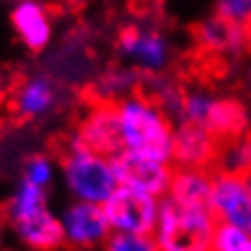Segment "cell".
<instances>
[{"instance_id": "20", "label": "cell", "mask_w": 251, "mask_h": 251, "mask_svg": "<svg viewBox=\"0 0 251 251\" xmlns=\"http://www.w3.org/2000/svg\"><path fill=\"white\" fill-rule=\"evenodd\" d=\"M54 176H56V166L49 156H32L22 168V178L42 188H49L54 183Z\"/></svg>"}, {"instance_id": "22", "label": "cell", "mask_w": 251, "mask_h": 251, "mask_svg": "<svg viewBox=\"0 0 251 251\" xmlns=\"http://www.w3.org/2000/svg\"><path fill=\"white\" fill-rule=\"evenodd\" d=\"M247 178H249V183H251V173H249V176H247Z\"/></svg>"}, {"instance_id": "7", "label": "cell", "mask_w": 251, "mask_h": 251, "mask_svg": "<svg viewBox=\"0 0 251 251\" xmlns=\"http://www.w3.org/2000/svg\"><path fill=\"white\" fill-rule=\"evenodd\" d=\"M105 215L110 220L112 232H132V234H154L161 198L117 185L115 193L102 202Z\"/></svg>"}, {"instance_id": "12", "label": "cell", "mask_w": 251, "mask_h": 251, "mask_svg": "<svg viewBox=\"0 0 251 251\" xmlns=\"http://www.w3.org/2000/svg\"><path fill=\"white\" fill-rule=\"evenodd\" d=\"M117 49L139 71L159 74L168 66V54H171L168 42L151 27H139V25L125 27L120 32Z\"/></svg>"}, {"instance_id": "16", "label": "cell", "mask_w": 251, "mask_h": 251, "mask_svg": "<svg viewBox=\"0 0 251 251\" xmlns=\"http://www.w3.org/2000/svg\"><path fill=\"white\" fill-rule=\"evenodd\" d=\"M198 39L207 51L215 54H237L244 51L251 42V22H242L234 17H227L222 12H215L210 20H205L198 29Z\"/></svg>"}, {"instance_id": "14", "label": "cell", "mask_w": 251, "mask_h": 251, "mask_svg": "<svg viewBox=\"0 0 251 251\" xmlns=\"http://www.w3.org/2000/svg\"><path fill=\"white\" fill-rule=\"evenodd\" d=\"M212 168L173 166L166 198L185 210L215 212L212 210Z\"/></svg>"}, {"instance_id": "5", "label": "cell", "mask_w": 251, "mask_h": 251, "mask_svg": "<svg viewBox=\"0 0 251 251\" xmlns=\"http://www.w3.org/2000/svg\"><path fill=\"white\" fill-rule=\"evenodd\" d=\"M215 225V212L185 210L164 195L151 237L159 251H202L210 249Z\"/></svg>"}, {"instance_id": "10", "label": "cell", "mask_w": 251, "mask_h": 251, "mask_svg": "<svg viewBox=\"0 0 251 251\" xmlns=\"http://www.w3.org/2000/svg\"><path fill=\"white\" fill-rule=\"evenodd\" d=\"M212 210L220 222H232L251 232V183L244 173L215 168Z\"/></svg>"}, {"instance_id": "9", "label": "cell", "mask_w": 251, "mask_h": 251, "mask_svg": "<svg viewBox=\"0 0 251 251\" xmlns=\"http://www.w3.org/2000/svg\"><path fill=\"white\" fill-rule=\"evenodd\" d=\"M222 142L202 125L180 120L173 127L171 164L188 168H217Z\"/></svg>"}, {"instance_id": "4", "label": "cell", "mask_w": 251, "mask_h": 251, "mask_svg": "<svg viewBox=\"0 0 251 251\" xmlns=\"http://www.w3.org/2000/svg\"><path fill=\"white\" fill-rule=\"evenodd\" d=\"M59 173L74 200L105 202L120 185L112 159L78 147L71 139L59 159Z\"/></svg>"}, {"instance_id": "15", "label": "cell", "mask_w": 251, "mask_h": 251, "mask_svg": "<svg viewBox=\"0 0 251 251\" xmlns=\"http://www.w3.org/2000/svg\"><path fill=\"white\" fill-rule=\"evenodd\" d=\"M56 102H59V85H56V81L44 76V74H37V76L25 78L15 88L10 107H12V115L17 120L27 122V120L44 117L47 112H51L56 107Z\"/></svg>"}, {"instance_id": "1", "label": "cell", "mask_w": 251, "mask_h": 251, "mask_svg": "<svg viewBox=\"0 0 251 251\" xmlns=\"http://www.w3.org/2000/svg\"><path fill=\"white\" fill-rule=\"evenodd\" d=\"M117 112H120L125 151L147 159L171 161L176 122L156 98L147 93H129L117 100Z\"/></svg>"}, {"instance_id": "6", "label": "cell", "mask_w": 251, "mask_h": 251, "mask_svg": "<svg viewBox=\"0 0 251 251\" xmlns=\"http://www.w3.org/2000/svg\"><path fill=\"white\" fill-rule=\"evenodd\" d=\"M71 142H76L78 147H85L95 154H102L107 159H115L117 154H122L125 142H122L117 100L98 98L95 102H90L74 127Z\"/></svg>"}, {"instance_id": "11", "label": "cell", "mask_w": 251, "mask_h": 251, "mask_svg": "<svg viewBox=\"0 0 251 251\" xmlns=\"http://www.w3.org/2000/svg\"><path fill=\"white\" fill-rule=\"evenodd\" d=\"M112 166L117 173V183L132 190H142L156 198H164L173 176V164L171 161H159V159H147L132 151H122L112 159Z\"/></svg>"}, {"instance_id": "23", "label": "cell", "mask_w": 251, "mask_h": 251, "mask_svg": "<svg viewBox=\"0 0 251 251\" xmlns=\"http://www.w3.org/2000/svg\"><path fill=\"white\" fill-rule=\"evenodd\" d=\"M249 5H251V0H249Z\"/></svg>"}, {"instance_id": "21", "label": "cell", "mask_w": 251, "mask_h": 251, "mask_svg": "<svg viewBox=\"0 0 251 251\" xmlns=\"http://www.w3.org/2000/svg\"><path fill=\"white\" fill-rule=\"evenodd\" d=\"M227 17L242 20V22H251V5L249 0H217V10Z\"/></svg>"}, {"instance_id": "13", "label": "cell", "mask_w": 251, "mask_h": 251, "mask_svg": "<svg viewBox=\"0 0 251 251\" xmlns=\"http://www.w3.org/2000/svg\"><path fill=\"white\" fill-rule=\"evenodd\" d=\"M10 25L29 51H44L54 39V15L44 0H17L10 12Z\"/></svg>"}, {"instance_id": "19", "label": "cell", "mask_w": 251, "mask_h": 251, "mask_svg": "<svg viewBox=\"0 0 251 251\" xmlns=\"http://www.w3.org/2000/svg\"><path fill=\"white\" fill-rule=\"evenodd\" d=\"M110 251H154V237L149 234H132V232H112L105 242Z\"/></svg>"}, {"instance_id": "17", "label": "cell", "mask_w": 251, "mask_h": 251, "mask_svg": "<svg viewBox=\"0 0 251 251\" xmlns=\"http://www.w3.org/2000/svg\"><path fill=\"white\" fill-rule=\"evenodd\" d=\"M217 168L249 176L251 173V129L232 137V139H227V142H222Z\"/></svg>"}, {"instance_id": "8", "label": "cell", "mask_w": 251, "mask_h": 251, "mask_svg": "<svg viewBox=\"0 0 251 251\" xmlns=\"http://www.w3.org/2000/svg\"><path fill=\"white\" fill-rule=\"evenodd\" d=\"M59 217H61V227H64V242L71 249L105 247L107 237L112 234V227H110L102 202L74 200Z\"/></svg>"}, {"instance_id": "3", "label": "cell", "mask_w": 251, "mask_h": 251, "mask_svg": "<svg viewBox=\"0 0 251 251\" xmlns=\"http://www.w3.org/2000/svg\"><path fill=\"white\" fill-rule=\"evenodd\" d=\"M171 117L176 122H198L207 127L220 142H227L249 129V112L239 100L210 95L202 90H180L171 107Z\"/></svg>"}, {"instance_id": "2", "label": "cell", "mask_w": 251, "mask_h": 251, "mask_svg": "<svg viewBox=\"0 0 251 251\" xmlns=\"http://www.w3.org/2000/svg\"><path fill=\"white\" fill-rule=\"evenodd\" d=\"M5 222L22 247L54 251L66 247L61 217L49 207L47 188L20 178L5 207Z\"/></svg>"}, {"instance_id": "18", "label": "cell", "mask_w": 251, "mask_h": 251, "mask_svg": "<svg viewBox=\"0 0 251 251\" xmlns=\"http://www.w3.org/2000/svg\"><path fill=\"white\" fill-rule=\"evenodd\" d=\"M210 249L215 251H251V232L232 225V222H220L212 229V239H210Z\"/></svg>"}]
</instances>
